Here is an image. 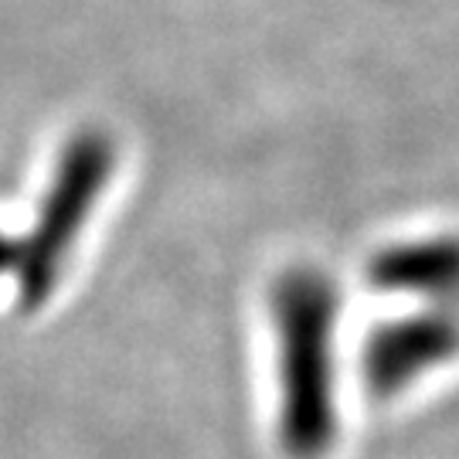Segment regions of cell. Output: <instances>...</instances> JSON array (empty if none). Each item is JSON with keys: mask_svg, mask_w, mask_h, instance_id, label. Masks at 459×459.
I'll use <instances>...</instances> for the list:
<instances>
[{"mask_svg": "<svg viewBox=\"0 0 459 459\" xmlns=\"http://www.w3.org/2000/svg\"><path fill=\"white\" fill-rule=\"evenodd\" d=\"M113 143L99 130L79 133L65 147L55 181L41 201L38 225L28 242L17 246V279L24 307H41L65 269L72 246L79 242L89 214L96 208L102 187L113 174Z\"/></svg>", "mask_w": 459, "mask_h": 459, "instance_id": "7a4b0ae2", "label": "cell"}, {"mask_svg": "<svg viewBox=\"0 0 459 459\" xmlns=\"http://www.w3.org/2000/svg\"><path fill=\"white\" fill-rule=\"evenodd\" d=\"M368 279L377 290L405 296H422L429 307H456L459 303V235L398 242L381 248Z\"/></svg>", "mask_w": 459, "mask_h": 459, "instance_id": "277c9868", "label": "cell"}, {"mask_svg": "<svg viewBox=\"0 0 459 459\" xmlns=\"http://www.w3.org/2000/svg\"><path fill=\"white\" fill-rule=\"evenodd\" d=\"M7 269H17V242L0 235V273H7Z\"/></svg>", "mask_w": 459, "mask_h": 459, "instance_id": "5b68a950", "label": "cell"}, {"mask_svg": "<svg viewBox=\"0 0 459 459\" xmlns=\"http://www.w3.org/2000/svg\"><path fill=\"white\" fill-rule=\"evenodd\" d=\"M337 290L320 269H290L273 286L279 443L293 459H320L337 439Z\"/></svg>", "mask_w": 459, "mask_h": 459, "instance_id": "6da1fadb", "label": "cell"}, {"mask_svg": "<svg viewBox=\"0 0 459 459\" xmlns=\"http://www.w3.org/2000/svg\"><path fill=\"white\" fill-rule=\"evenodd\" d=\"M459 354V313L456 307H426V310L388 320L368 333L361 354L364 388L375 398H392L411 381L432 371L436 364Z\"/></svg>", "mask_w": 459, "mask_h": 459, "instance_id": "3957f363", "label": "cell"}]
</instances>
